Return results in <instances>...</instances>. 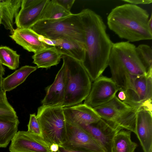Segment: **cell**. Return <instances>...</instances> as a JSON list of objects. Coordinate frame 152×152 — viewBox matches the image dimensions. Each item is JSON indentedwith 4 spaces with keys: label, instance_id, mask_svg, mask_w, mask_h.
Listing matches in <instances>:
<instances>
[{
    "label": "cell",
    "instance_id": "15",
    "mask_svg": "<svg viewBox=\"0 0 152 152\" xmlns=\"http://www.w3.org/2000/svg\"><path fill=\"white\" fill-rule=\"evenodd\" d=\"M66 86L65 68L63 63L53 82L45 88L46 94L42 101V105L62 107L65 98Z\"/></svg>",
    "mask_w": 152,
    "mask_h": 152
},
{
    "label": "cell",
    "instance_id": "12",
    "mask_svg": "<svg viewBox=\"0 0 152 152\" xmlns=\"http://www.w3.org/2000/svg\"><path fill=\"white\" fill-rule=\"evenodd\" d=\"M144 152H152V109L142 107L137 112L136 133Z\"/></svg>",
    "mask_w": 152,
    "mask_h": 152
},
{
    "label": "cell",
    "instance_id": "36",
    "mask_svg": "<svg viewBox=\"0 0 152 152\" xmlns=\"http://www.w3.org/2000/svg\"><path fill=\"white\" fill-rule=\"evenodd\" d=\"M3 78L2 76H0V96L6 93L3 91L2 88L1 82Z\"/></svg>",
    "mask_w": 152,
    "mask_h": 152
},
{
    "label": "cell",
    "instance_id": "27",
    "mask_svg": "<svg viewBox=\"0 0 152 152\" xmlns=\"http://www.w3.org/2000/svg\"><path fill=\"white\" fill-rule=\"evenodd\" d=\"M0 117L12 119L18 118L16 112L8 101L6 93L0 96Z\"/></svg>",
    "mask_w": 152,
    "mask_h": 152
},
{
    "label": "cell",
    "instance_id": "37",
    "mask_svg": "<svg viewBox=\"0 0 152 152\" xmlns=\"http://www.w3.org/2000/svg\"><path fill=\"white\" fill-rule=\"evenodd\" d=\"M0 64H1V63L0 61Z\"/></svg>",
    "mask_w": 152,
    "mask_h": 152
},
{
    "label": "cell",
    "instance_id": "16",
    "mask_svg": "<svg viewBox=\"0 0 152 152\" xmlns=\"http://www.w3.org/2000/svg\"><path fill=\"white\" fill-rule=\"evenodd\" d=\"M10 37L25 50L34 53L48 46L42 41L43 36L31 28H17Z\"/></svg>",
    "mask_w": 152,
    "mask_h": 152
},
{
    "label": "cell",
    "instance_id": "35",
    "mask_svg": "<svg viewBox=\"0 0 152 152\" xmlns=\"http://www.w3.org/2000/svg\"><path fill=\"white\" fill-rule=\"evenodd\" d=\"M5 69L3 65L0 64V76H2L4 75Z\"/></svg>",
    "mask_w": 152,
    "mask_h": 152
},
{
    "label": "cell",
    "instance_id": "30",
    "mask_svg": "<svg viewBox=\"0 0 152 152\" xmlns=\"http://www.w3.org/2000/svg\"><path fill=\"white\" fill-rule=\"evenodd\" d=\"M122 1L132 4H149L152 2L151 0H122Z\"/></svg>",
    "mask_w": 152,
    "mask_h": 152
},
{
    "label": "cell",
    "instance_id": "17",
    "mask_svg": "<svg viewBox=\"0 0 152 152\" xmlns=\"http://www.w3.org/2000/svg\"><path fill=\"white\" fill-rule=\"evenodd\" d=\"M43 42L49 46H55L62 55H66L81 62L84 58L85 45L70 39L52 40L44 37Z\"/></svg>",
    "mask_w": 152,
    "mask_h": 152
},
{
    "label": "cell",
    "instance_id": "20",
    "mask_svg": "<svg viewBox=\"0 0 152 152\" xmlns=\"http://www.w3.org/2000/svg\"><path fill=\"white\" fill-rule=\"evenodd\" d=\"M62 56L55 47L47 46L34 53L32 58L37 68L48 69L58 64Z\"/></svg>",
    "mask_w": 152,
    "mask_h": 152
},
{
    "label": "cell",
    "instance_id": "10",
    "mask_svg": "<svg viewBox=\"0 0 152 152\" xmlns=\"http://www.w3.org/2000/svg\"><path fill=\"white\" fill-rule=\"evenodd\" d=\"M41 136L28 131H18L11 141L10 152H52Z\"/></svg>",
    "mask_w": 152,
    "mask_h": 152
},
{
    "label": "cell",
    "instance_id": "28",
    "mask_svg": "<svg viewBox=\"0 0 152 152\" xmlns=\"http://www.w3.org/2000/svg\"><path fill=\"white\" fill-rule=\"evenodd\" d=\"M27 126L28 131L41 136L40 125L35 114H30Z\"/></svg>",
    "mask_w": 152,
    "mask_h": 152
},
{
    "label": "cell",
    "instance_id": "33",
    "mask_svg": "<svg viewBox=\"0 0 152 152\" xmlns=\"http://www.w3.org/2000/svg\"><path fill=\"white\" fill-rule=\"evenodd\" d=\"M59 146L57 144L53 143L50 146V149L52 152H56L59 149Z\"/></svg>",
    "mask_w": 152,
    "mask_h": 152
},
{
    "label": "cell",
    "instance_id": "2",
    "mask_svg": "<svg viewBox=\"0 0 152 152\" xmlns=\"http://www.w3.org/2000/svg\"><path fill=\"white\" fill-rule=\"evenodd\" d=\"M149 14L135 5L126 4L113 9L107 17L109 28L119 38L129 42L151 40L152 32L148 26Z\"/></svg>",
    "mask_w": 152,
    "mask_h": 152
},
{
    "label": "cell",
    "instance_id": "34",
    "mask_svg": "<svg viewBox=\"0 0 152 152\" xmlns=\"http://www.w3.org/2000/svg\"><path fill=\"white\" fill-rule=\"evenodd\" d=\"M148 26L150 30L152 32V14L149 18L148 22Z\"/></svg>",
    "mask_w": 152,
    "mask_h": 152
},
{
    "label": "cell",
    "instance_id": "5",
    "mask_svg": "<svg viewBox=\"0 0 152 152\" xmlns=\"http://www.w3.org/2000/svg\"><path fill=\"white\" fill-rule=\"evenodd\" d=\"M31 28L48 39H70L85 44L84 27L80 13L58 19L39 20Z\"/></svg>",
    "mask_w": 152,
    "mask_h": 152
},
{
    "label": "cell",
    "instance_id": "29",
    "mask_svg": "<svg viewBox=\"0 0 152 152\" xmlns=\"http://www.w3.org/2000/svg\"><path fill=\"white\" fill-rule=\"evenodd\" d=\"M59 5L67 10L70 11L75 0H55Z\"/></svg>",
    "mask_w": 152,
    "mask_h": 152
},
{
    "label": "cell",
    "instance_id": "4",
    "mask_svg": "<svg viewBox=\"0 0 152 152\" xmlns=\"http://www.w3.org/2000/svg\"><path fill=\"white\" fill-rule=\"evenodd\" d=\"M66 72L65 98L62 106L69 107L80 104L90 91L91 80L82 62L62 55Z\"/></svg>",
    "mask_w": 152,
    "mask_h": 152
},
{
    "label": "cell",
    "instance_id": "31",
    "mask_svg": "<svg viewBox=\"0 0 152 152\" xmlns=\"http://www.w3.org/2000/svg\"><path fill=\"white\" fill-rule=\"evenodd\" d=\"M56 152H89L85 151L72 150L65 148L61 146H59L58 151Z\"/></svg>",
    "mask_w": 152,
    "mask_h": 152
},
{
    "label": "cell",
    "instance_id": "21",
    "mask_svg": "<svg viewBox=\"0 0 152 152\" xmlns=\"http://www.w3.org/2000/svg\"><path fill=\"white\" fill-rule=\"evenodd\" d=\"M37 69V66L26 65L16 70L2 80L1 86L3 91H10L24 82L27 77Z\"/></svg>",
    "mask_w": 152,
    "mask_h": 152
},
{
    "label": "cell",
    "instance_id": "32",
    "mask_svg": "<svg viewBox=\"0 0 152 152\" xmlns=\"http://www.w3.org/2000/svg\"><path fill=\"white\" fill-rule=\"evenodd\" d=\"M117 97L118 99L122 102H124L126 98L124 92L123 91H119Z\"/></svg>",
    "mask_w": 152,
    "mask_h": 152
},
{
    "label": "cell",
    "instance_id": "24",
    "mask_svg": "<svg viewBox=\"0 0 152 152\" xmlns=\"http://www.w3.org/2000/svg\"><path fill=\"white\" fill-rule=\"evenodd\" d=\"M72 14L70 11L67 10L58 4L55 0H49L39 20L58 19L68 16Z\"/></svg>",
    "mask_w": 152,
    "mask_h": 152
},
{
    "label": "cell",
    "instance_id": "6",
    "mask_svg": "<svg viewBox=\"0 0 152 152\" xmlns=\"http://www.w3.org/2000/svg\"><path fill=\"white\" fill-rule=\"evenodd\" d=\"M36 116L44 140L50 145L55 143L60 146L64 141L66 134L63 107L42 105L38 109Z\"/></svg>",
    "mask_w": 152,
    "mask_h": 152
},
{
    "label": "cell",
    "instance_id": "25",
    "mask_svg": "<svg viewBox=\"0 0 152 152\" xmlns=\"http://www.w3.org/2000/svg\"><path fill=\"white\" fill-rule=\"evenodd\" d=\"M20 55L16 51L7 46H0L1 64L9 69L14 70L19 67Z\"/></svg>",
    "mask_w": 152,
    "mask_h": 152
},
{
    "label": "cell",
    "instance_id": "26",
    "mask_svg": "<svg viewBox=\"0 0 152 152\" xmlns=\"http://www.w3.org/2000/svg\"><path fill=\"white\" fill-rule=\"evenodd\" d=\"M137 56L147 74L152 73V50L145 44H140L135 48Z\"/></svg>",
    "mask_w": 152,
    "mask_h": 152
},
{
    "label": "cell",
    "instance_id": "11",
    "mask_svg": "<svg viewBox=\"0 0 152 152\" xmlns=\"http://www.w3.org/2000/svg\"><path fill=\"white\" fill-rule=\"evenodd\" d=\"M49 0H22L20 9L15 18L17 28H31L39 20Z\"/></svg>",
    "mask_w": 152,
    "mask_h": 152
},
{
    "label": "cell",
    "instance_id": "23",
    "mask_svg": "<svg viewBox=\"0 0 152 152\" xmlns=\"http://www.w3.org/2000/svg\"><path fill=\"white\" fill-rule=\"evenodd\" d=\"M18 118L10 119L0 117V148H6L18 132Z\"/></svg>",
    "mask_w": 152,
    "mask_h": 152
},
{
    "label": "cell",
    "instance_id": "8",
    "mask_svg": "<svg viewBox=\"0 0 152 152\" xmlns=\"http://www.w3.org/2000/svg\"><path fill=\"white\" fill-rule=\"evenodd\" d=\"M60 146L89 152H105L99 143L88 132L79 126L66 124L64 141Z\"/></svg>",
    "mask_w": 152,
    "mask_h": 152
},
{
    "label": "cell",
    "instance_id": "7",
    "mask_svg": "<svg viewBox=\"0 0 152 152\" xmlns=\"http://www.w3.org/2000/svg\"><path fill=\"white\" fill-rule=\"evenodd\" d=\"M124 92L125 103L132 107L152 108V73L137 76Z\"/></svg>",
    "mask_w": 152,
    "mask_h": 152
},
{
    "label": "cell",
    "instance_id": "1",
    "mask_svg": "<svg viewBox=\"0 0 152 152\" xmlns=\"http://www.w3.org/2000/svg\"><path fill=\"white\" fill-rule=\"evenodd\" d=\"M80 14L84 27L85 48L82 62L91 81H94L108 66L113 43L100 15L88 8L83 9Z\"/></svg>",
    "mask_w": 152,
    "mask_h": 152
},
{
    "label": "cell",
    "instance_id": "3",
    "mask_svg": "<svg viewBox=\"0 0 152 152\" xmlns=\"http://www.w3.org/2000/svg\"><path fill=\"white\" fill-rule=\"evenodd\" d=\"M136 47L127 41L113 44L108 66L110 70L111 78L119 91H125L137 76L148 74L137 56Z\"/></svg>",
    "mask_w": 152,
    "mask_h": 152
},
{
    "label": "cell",
    "instance_id": "19",
    "mask_svg": "<svg viewBox=\"0 0 152 152\" xmlns=\"http://www.w3.org/2000/svg\"><path fill=\"white\" fill-rule=\"evenodd\" d=\"M22 0H0V26L3 25L12 34L14 20L20 8Z\"/></svg>",
    "mask_w": 152,
    "mask_h": 152
},
{
    "label": "cell",
    "instance_id": "13",
    "mask_svg": "<svg viewBox=\"0 0 152 152\" xmlns=\"http://www.w3.org/2000/svg\"><path fill=\"white\" fill-rule=\"evenodd\" d=\"M79 126L90 133L99 143L105 152H111L114 137L121 130L101 118L96 123Z\"/></svg>",
    "mask_w": 152,
    "mask_h": 152
},
{
    "label": "cell",
    "instance_id": "22",
    "mask_svg": "<svg viewBox=\"0 0 152 152\" xmlns=\"http://www.w3.org/2000/svg\"><path fill=\"white\" fill-rule=\"evenodd\" d=\"M131 132L124 129L119 131L113 139L111 152H134L137 145L131 140Z\"/></svg>",
    "mask_w": 152,
    "mask_h": 152
},
{
    "label": "cell",
    "instance_id": "9",
    "mask_svg": "<svg viewBox=\"0 0 152 152\" xmlns=\"http://www.w3.org/2000/svg\"><path fill=\"white\" fill-rule=\"evenodd\" d=\"M93 82L90 93L84 103L92 108L109 101L119 91L111 78L101 75Z\"/></svg>",
    "mask_w": 152,
    "mask_h": 152
},
{
    "label": "cell",
    "instance_id": "14",
    "mask_svg": "<svg viewBox=\"0 0 152 152\" xmlns=\"http://www.w3.org/2000/svg\"><path fill=\"white\" fill-rule=\"evenodd\" d=\"M63 111L66 122L73 125H89L101 119L93 108L84 104L63 107Z\"/></svg>",
    "mask_w": 152,
    "mask_h": 152
},
{
    "label": "cell",
    "instance_id": "18",
    "mask_svg": "<svg viewBox=\"0 0 152 152\" xmlns=\"http://www.w3.org/2000/svg\"><path fill=\"white\" fill-rule=\"evenodd\" d=\"M130 107L115 96L108 102L93 109L101 118L113 123L122 113Z\"/></svg>",
    "mask_w": 152,
    "mask_h": 152
}]
</instances>
